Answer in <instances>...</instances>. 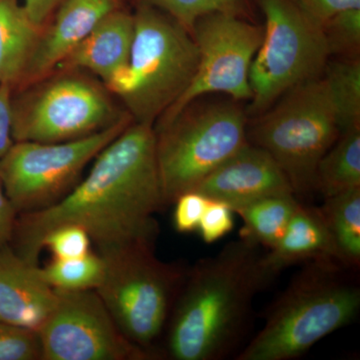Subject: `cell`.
<instances>
[{
  "label": "cell",
  "mask_w": 360,
  "mask_h": 360,
  "mask_svg": "<svg viewBox=\"0 0 360 360\" xmlns=\"http://www.w3.org/2000/svg\"><path fill=\"white\" fill-rule=\"evenodd\" d=\"M129 120L123 116L101 131L73 141L14 142L0 160V180L18 214L61 200L90 161L129 127Z\"/></svg>",
  "instance_id": "9"
},
{
  "label": "cell",
  "mask_w": 360,
  "mask_h": 360,
  "mask_svg": "<svg viewBox=\"0 0 360 360\" xmlns=\"http://www.w3.org/2000/svg\"><path fill=\"white\" fill-rule=\"evenodd\" d=\"M208 198L196 191H187L174 201V225L179 233L198 231Z\"/></svg>",
  "instance_id": "29"
},
{
  "label": "cell",
  "mask_w": 360,
  "mask_h": 360,
  "mask_svg": "<svg viewBox=\"0 0 360 360\" xmlns=\"http://www.w3.org/2000/svg\"><path fill=\"white\" fill-rule=\"evenodd\" d=\"M323 72L335 105L340 134L360 129L359 59L326 63Z\"/></svg>",
  "instance_id": "22"
},
{
  "label": "cell",
  "mask_w": 360,
  "mask_h": 360,
  "mask_svg": "<svg viewBox=\"0 0 360 360\" xmlns=\"http://www.w3.org/2000/svg\"><path fill=\"white\" fill-rule=\"evenodd\" d=\"M300 203L295 194H283L236 208L233 212L243 220L240 238L270 250L283 238Z\"/></svg>",
  "instance_id": "20"
},
{
  "label": "cell",
  "mask_w": 360,
  "mask_h": 360,
  "mask_svg": "<svg viewBox=\"0 0 360 360\" xmlns=\"http://www.w3.org/2000/svg\"><path fill=\"white\" fill-rule=\"evenodd\" d=\"M18 213L7 198L0 180V248L11 245Z\"/></svg>",
  "instance_id": "32"
},
{
  "label": "cell",
  "mask_w": 360,
  "mask_h": 360,
  "mask_svg": "<svg viewBox=\"0 0 360 360\" xmlns=\"http://www.w3.org/2000/svg\"><path fill=\"white\" fill-rule=\"evenodd\" d=\"M99 255L105 269L96 292L123 335L158 359L153 347L167 328L188 267L160 262L155 245Z\"/></svg>",
  "instance_id": "6"
},
{
  "label": "cell",
  "mask_w": 360,
  "mask_h": 360,
  "mask_svg": "<svg viewBox=\"0 0 360 360\" xmlns=\"http://www.w3.org/2000/svg\"><path fill=\"white\" fill-rule=\"evenodd\" d=\"M356 269L335 259L307 262L267 314L264 328L238 360H291L355 321L360 310Z\"/></svg>",
  "instance_id": "3"
},
{
  "label": "cell",
  "mask_w": 360,
  "mask_h": 360,
  "mask_svg": "<svg viewBox=\"0 0 360 360\" xmlns=\"http://www.w3.org/2000/svg\"><path fill=\"white\" fill-rule=\"evenodd\" d=\"M13 85L8 82L0 84V160L6 156L14 144Z\"/></svg>",
  "instance_id": "31"
},
{
  "label": "cell",
  "mask_w": 360,
  "mask_h": 360,
  "mask_svg": "<svg viewBox=\"0 0 360 360\" xmlns=\"http://www.w3.org/2000/svg\"><path fill=\"white\" fill-rule=\"evenodd\" d=\"M18 0H0V84L15 89L25 75L40 35Z\"/></svg>",
  "instance_id": "18"
},
{
  "label": "cell",
  "mask_w": 360,
  "mask_h": 360,
  "mask_svg": "<svg viewBox=\"0 0 360 360\" xmlns=\"http://www.w3.org/2000/svg\"><path fill=\"white\" fill-rule=\"evenodd\" d=\"M155 135L165 206L193 191L248 142L245 111L232 101L187 106Z\"/></svg>",
  "instance_id": "7"
},
{
  "label": "cell",
  "mask_w": 360,
  "mask_h": 360,
  "mask_svg": "<svg viewBox=\"0 0 360 360\" xmlns=\"http://www.w3.org/2000/svg\"><path fill=\"white\" fill-rule=\"evenodd\" d=\"M319 207L338 262L359 270L360 266V187L324 198Z\"/></svg>",
  "instance_id": "19"
},
{
  "label": "cell",
  "mask_w": 360,
  "mask_h": 360,
  "mask_svg": "<svg viewBox=\"0 0 360 360\" xmlns=\"http://www.w3.org/2000/svg\"><path fill=\"white\" fill-rule=\"evenodd\" d=\"M233 226V210L221 201L208 200L198 229L206 245L224 238Z\"/></svg>",
  "instance_id": "28"
},
{
  "label": "cell",
  "mask_w": 360,
  "mask_h": 360,
  "mask_svg": "<svg viewBox=\"0 0 360 360\" xmlns=\"http://www.w3.org/2000/svg\"><path fill=\"white\" fill-rule=\"evenodd\" d=\"M193 191L208 200L221 201L233 212L269 196L295 194L290 180L272 156L250 142L206 176Z\"/></svg>",
  "instance_id": "13"
},
{
  "label": "cell",
  "mask_w": 360,
  "mask_h": 360,
  "mask_svg": "<svg viewBox=\"0 0 360 360\" xmlns=\"http://www.w3.org/2000/svg\"><path fill=\"white\" fill-rule=\"evenodd\" d=\"M248 129V141L272 156L295 196L315 189L317 165L340 137L335 105L324 77L296 85Z\"/></svg>",
  "instance_id": "5"
},
{
  "label": "cell",
  "mask_w": 360,
  "mask_h": 360,
  "mask_svg": "<svg viewBox=\"0 0 360 360\" xmlns=\"http://www.w3.org/2000/svg\"><path fill=\"white\" fill-rule=\"evenodd\" d=\"M14 141L61 142L82 139L118 122L98 84L79 75L47 82L13 101Z\"/></svg>",
  "instance_id": "11"
},
{
  "label": "cell",
  "mask_w": 360,
  "mask_h": 360,
  "mask_svg": "<svg viewBox=\"0 0 360 360\" xmlns=\"http://www.w3.org/2000/svg\"><path fill=\"white\" fill-rule=\"evenodd\" d=\"M167 13L191 33L194 23L201 16L212 13H229L245 16L248 0H141Z\"/></svg>",
  "instance_id": "24"
},
{
  "label": "cell",
  "mask_w": 360,
  "mask_h": 360,
  "mask_svg": "<svg viewBox=\"0 0 360 360\" xmlns=\"http://www.w3.org/2000/svg\"><path fill=\"white\" fill-rule=\"evenodd\" d=\"M56 292V307L37 333L42 359H156L123 335L96 290Z\"/></svg>",
  "instance_id": "12"
},
{
  "label": "cell",
  "mask_w": 360,
  "mask_h": 360,
  "mask_svg": "<svg viewBox=\"0 0 360 360\" xmlns=\"http://www.w3.org/2000/svg\"><path fill=\"white\" fill-rule=\"evenodd\" d=\"M42 359L39 333L0 321V360Z\"/></svg>",
  "instance_id": "26"
},
{
  "label": "cell",
  "mask_w": 360,
  "mask_h": 360,
  "mask_svg": "<svg viewBox=\"0 0 360 360\" xmlns=\"http://www.w3.org/2000/svg\"><path fill=\"white\" fill-rule=\"evenodd\" d=\"M329 53H355L360 44V8L336 14L322 26Z\"/></svg>",
  "instance_id": "25"
},
{
  "label": "cell",
  "mask_w": 360,
  "mask_h": 360,
  "mask_svg": "<svg viewBox=\"0 0 360 360\" xmlns=\"http://www.w3.org/2000/svg\"><path fill=\"white\" fill-rule=\"evenodd\" d=\"M63 2V0H23L22 6L30 20L41 27L54 9Z\"/></svg>",
  "instance_id": "33"
},
{
  "label": "cell",
  "mask_w": 360,
  "mask_h": 360,
  "mask_svg": "<svg viewBox=\"0 0 360 360\" xmlns=\"http://www.w3.org/2000/svg\"><path fill=\"white\" fill-rule=\"evenodd\" d=\"M260 248L231 241L187 270L167 323V356L220 360L238 347L250 321L253 297L264 288Z\"/></svg>",
  "instance_id": "2"
},
{
  "label": "cell",
  "mask_w": 360,
  "mask_h": 360,
  "mask_svg": "<svg viewBox=\"0 0 360 360\" xmlns=\"http://www.w3.org/2000/svg\"><path fill=\"white\" fill-rule=\"evenodd\" d=\"M134 35V15L116 9L59 63L58 68L90 71L106 84L129 63Z\"/></svg>",
  "instance_id": "17"
},
{
  "label": "cell",
  "mask_w": 360,
  "mask_h": 360,
  "mask_svg": "<svg viewBox=\"0 0 360 360\" xmlns=\"http://www.w3.org/2000/svg\"><path fill=\"white\" fill-rule=\"evenodd\" d=\"M103 258L90 251L77 258H53L44 267H39L42 278L56 290H96L104 276Z\"/></svg>",
  "instance_id": "23"
},
{
  "label": "cell",
  "mask_w": 360,
  "mask_h": 360,
  "mask_svg": "<svg viewBox=\"0 0 360 360\" xmlns=\"http://www.w3.org/2000/svg\"><path fill=\"white\" fill-rule=\"evenodd\" d=\"M58 300V292L11 245L0 248V321L39 333Z\"/></svg>",
  "instance_id": "14"
},
{
  "label": "cell",
  "mask_w": 360,
  "mask_h": 360,
  "mask_svg": "<svg viewBox=\"0 0 360 360\" xmlns=\"http://www.w3.org/2000/svg\"><path fill=\"white\" fill-rule=\"evenodd\" d=\"M300 11L317 25L323 26L336 14L360 8V0H292Z\"/></svg>",
  "instance_id": "30"
},
{
  "label": "cell",
  "mask_w": 360,
  "mask_h": 360,
  "mask_svg": "<svg viewBox=\"0 0 360 360\" xmlns=\"http://www.w3.org/2000/svg\"><path fill=\"white\" fill-rule=\"evenodd\" d=\"M134 18L129 63L105 85L125 101L136 122L153 125L191 84L200 51L188 30L155 7L141 4Z\"/></svg>",
  "instance_id": "4"
},
{
  "label": "cell",
  "mask_w": 360,
  "mask_h": 360,
  "mask_svg": "<svg viewBox=\"0 0 360 360\" xmlns=\"http://www.w3.org/2000/svg\"><path fill=\"white\" fill-rule=\"evenodd\" d=\"M257 2L265 25L251 63L250 84V111L259 115L292 87L321 77L330 53L321 26L292 0Z\"/></svg>",
  "instance_id": "8"
},
{
  "label": "cell",
  "mask_w": 360,
  "mask_h": 360,
  "mask_svg": "<svg viewBox=\"0 0 360 360\" xmlns=\"http://www.w3.org/2000/svg\"><path fill=\"white\" fill-rule=\"evenodd\" d=\"M163 207L155 131L136 122L96 155L86 177L61 200L18 214L11 246L28 264L39 265L44 236L68 224L84 229L99 255L155 245V214Z\"/></svg>",
  "instance_id": "1"
},
{
  "label": "cell",
  "mask_w": 360,
  "mask_h": 360,
  "mask_svg": "<svg viewBox=\"0 0 360 360\" xmlns=\"http://www.w3.org/2000/svg\"><path fill=\"white\" fill-rule=\"evenodd\" d=\"M49 30L35 44L20 85L41 79L89 34L108 14L118 9V0H63Z\"/></svg>",
  "instance_id": "15"
},
{
  "label": "cell",
  "mask_w": 360,
  "mask_h": 360,
  "mask_svg": "<svg viewBox=\"0 0 360 360\" xmlns=\"http://www.w3.org/2000/svg\"><path fill=\"white\" fill-rule=\"evenodd\" d=\"M317 259H335V245L319 207L300 203L283 238L258 260L260 278L269 285L291 265Z\"/></svg>",
  "instance_id": "16"
},
{
  "label": "cell",
  "mask_w": 360,
  "mask_h": 360,
  "mask_svg": "<svg viewBox=\"0 0 360 360\" xmlns=\"http://www.w3.org/2000/svg\"><path fill=\"white\" fill-rule=\"evenodd\" d=\"M191 34L200 51L198 70L186 91L161 116L160 129L206 94H225L234 101L251 98L250 66L264 27L236 14L212 13L196 20Z\"/></svg>",
  "instance_id": "10"
},
{
  "label": "cell",
  "mask_w": 360,
  "mask_h": 360,
  "mask_svg": "<svg viewBox=\"0 0 360 360\" xmlns=\"http://www.w3.org/2000/svg\"><path fill=\"white\" fill-rule=\"evenodd\" d=\"M89 233L77 225H63L49 231L44 236L41 248L49 250L53 258H77L86 255L91 250Z\"/></svg>",
  "instance_id": "27"
},
{
  "label": "cell",
  "mask_w": 360,
  "mask_h": 360,
  "mask_svg": "<svg viewBox=\"0 0 360 360\" xmlns=\"http://www.w3.org/2000/svg\"><path fill=\"white\" fill-rule=\"evenodd\" d=\"M360 187V129L340 134L319 161L315 189L330 198Z\"/></svg>",
  "instance_id": "21"
}]
</instances>
